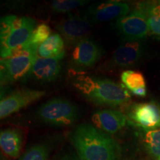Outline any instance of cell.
Here are the masks:
<instances>
[{"mask_svg":"<svg viewBox=\"0 0 160 160\" xmlns=\"http://www.w3.org/2000/svg\"><path fill=\"white\" fill-rule=\"evenodd\" d=\"M62 71L61 60L38 57L28 77L41 83H51L57 80ZM27 77V78H28Z\"/></svg>","mask_w":160,"mask_h":160,"instance_id":"14","label":"cell"},{"mask_svg":"<svg viewBox=\"0 0 160 160\" xmlns=\"http://www.w3.org/2000/svg\"><path fill=\"white\" fill-rule=\"evenodd\" d=\"M129 4L122 2L110 1L93 5L88 10L87 18L90 22H103L119 19L130 13Z\"/></svg>","mask_w":160,"mask_h":160,"instance_id":"12","label":"cell"},{"mask_svg":"<svg viewBox=\"0 0 160 160\" xmlns=\"http://www.w3.org/2000/svg\"><path fill=\"white\" fill-rule=\"evenodd\" d=\"M65 44L59 33H51L48 39L38 47V57L62 60L65 57Z\"/></svg>","mask_w":160,"mask_h":160,"instance_id":"16","label":"cell"},{"mask_svg":"<svg viewBox=\"0 0 160 160\" xmlns=\"http://www.w3.org/2000/svg\"><path fill=\"white\" fill-rule=\"evenodd\" d=\"M46 94L45 91L20 88L12 91L0 102V119L20 111Z\"/></svg>","mask_w":160,"mask_h":160,"instance_id":"9","label":"cell"},{"mask_svg":"<svg viewBox=\"0 0 160 160\" xmlns=\"http://www.w3.org/2000/svg\"><path fill=\"white\" fill-rule=\"evenodd\" d=\"M144 53L145 46L142 41L125 42L113 52L110 64L119 68L132 67L139 62Z\"/></svg>","mask_w":160,"mask_h":160,"instance_id":"11","label":"cell"},{"mask_svg":"<svg viewBox=\"0 0 160 160\" xmlns=\"http://www.w3.org/2000/svg\"><path fill=\"white\" fill-rule=\"evenodd\" d=\"M121 80L126 89L133 91L136 89L146 87L145 79L140 72L127 70L121 74Z\"/></svg>","mask_w":160,"mask_h":160,"instance_id":"18","label":"cell"},{"mask_svg":"<svg viewBox=\"0 0 160 160\" xmlns=\"http://www.w3.org/2000/svg\"><path fill=\"white\" fill-rule=\"evenodd\" d=\"M131 93L133 95L137 96V97H145L146 94H147V91H146L145 88H142L136 89L134 91H131Z\"/></svg>","mask_w":160,"mask_h":160,"instance_id":"25","label":"cell"},{"mask_svg":"<svg viewBox=\"0 0 160 160\" xmlns=\"http://www.w3.org/2000/svg\"><path fill=\"white\" fill-rule=\"evenodd\" d=\"M55 160H80L77 154L73 153H65Z\"/></svg>","mask_w":160,"mask_h":160,"instance_id":"24","label":"cell"},{"mask_svg":"<svg viewBox=\"0 0 160 160\" xmlns=\"http://www.w3.org/2000/svg\"><path fill=\"white\" fill-rule=\"evenodd\" d=\"M37 46L28 42L6 59L10 82L27 78L38 57Z\"/></svg>","mask_w":160,"mask_h":160,"instance_id":"7","label":"cell"},{"mask_svg":"<svg viewBox=\"0 0 160 160\" xmlns=\"http://www.w3.org/2000/svg\"><path fill=\"white\" fill-rule=\"evenodd\" d=\"M33 18L8 15L0 18V59L11 57L28 42L37 27Z\"/></svg>","mask_w":160,"mask_h":160,"instance_id":"3","label":"cell"},{"mask_svg":"<svg viewBox=\"0 0 160 160\" xmlns=\"http://www.w3.org/2000/svg\"><path fill=\"white\" fill-rule=\"evenodd\" d=\"M159 160H160V159H159Z\"/></svg>","mask_w":160,"mask_h":160,"instance_id":"27","label":"cell"},{"mask_svg":"<svg viewBox=\"0 0 160 160\" xmlns=\"http://www.w3.org/2000/svg\"><path fill=\"white\" fill-rule=\"evenodd\" d=\"M51 35V30L49 26L45 23L40 24V25L36 27L34 31L32 33L28 43L39 47L45 40L48 39Z\"/></svg>","mask_w":160,"mask_h":160,"instance_id":"21","label":"cell"},{"mask_svg":"<svg viewBox=\"0 0 160 160\" xmlns=\"http://www.w3.org/2000/svg\"><path fill=\"white\" fill-rule=\"evenodd\" d=\"M0 160H5V158H4V157H3L2 153L1 152H0Z\"/></svg>","mask_w":160,"mask_h":160,"instance_id":"26","label":"cell"},{"mask_svg":"<svg viewBox=\"0 0 160 160\" xmlns=\"http://www.w3.org/2000/svg\"><path fill=\"white\" fill-rule=\"evenodd\" d=\"M40 121L52 126L73 125L79 117L77 106L64 98H54L46 102L37 111Z\"/></svg>","mask_w":160,"mask_h":160,"instance_id":"4","label":"cell"},{"mask_svg":"<svg viewBox=\"0 0 160 160\" xmlns=\"http://www.w3.org/2000/svg\"><path fill=\"white\" fill-rule=\"evenodd\" d=\"M143 144L146 151L154 160L160 159V128L143 131Z\"/></svg>","mask_w":160,"mask_h":160,"instance_id":"17","label":"cell"},{"mask_svg":"<svg viewBox=\"0 0 160 160\" xmlns=\"http://www.w3.org/2000/svg\"><path fill=\"white\" fill-rule=\"evenodd\" d=\"M12 92L11 87L5 85H0V102L5 99Z\"/></svg>","mask_w":160,"mask_h":160,"instance_id":"23","label":"cell"},{"mask_svg":"<svg viewBox=\"0 0 160 160\" xmlns=\"http://www.w3.org/2000/svg\"><path fill=\"white\" fill-rule=\"evenodd\" d=\"M128 117L133 125L145 130L160 128V104L156 102L138 103L130 108Z\"/></svg>","mask_w":160,"mask_h":160,"instance_id":"10","label":"cell"},{"mask_svg":"<svg viewBox=\"0 0 160 160\" xmlns=\"http://www.w3.org/2000/svg\"><path fill=\"white\" fill-rule=\"evenodd\" d=\"M23 145V135L17 128H5L0 131V149L6 155L17 158Z\"/></svg>","mask_w":160,"mask_h":160,"instance_id":"15","label":"cell"},{"mask_svg":"<svg viewBox=\"0 0 160 160\" xmlns=\"http://www.w3.org/2000/svg\"><path fill=\"white\" fill-rule=\"evenodd\" d=\"M71 141L80 160H121V148L108 133L91 124H81Z\"/></svg>","mask_w":160,"mask_h":160,"instance_id":"1","label":"cell"},{"mask_svg":"<svg viewBox=\"0 0 160 160\" xmlns=\"http://www.w3.org/2000/svg\"><path fill=\"white\" fill-rule=\"evenodd\" d=\"M57 29L68 45L74 46L87 39L91 32V22L87 17L70 13L57 25Z\"/></svg>","mask_w":160,"mask_h":160,"instance_id":"8","label":"cell"},{"mask_svg":"<svg viewBox=\"0 0 160 160\" xmlns=\"http://www.w3.org/2000/svg\"><path fill=\"white\" fill-rule=\"evenodd\" d=\"M75 88L88 101L97 105L122 107L131 102V94L123 85L108 79L78 75L73 79Z\"/></svg>","mask_w":160,"mask_h":160,"instance_id":"2","label":"cell"},{"mask_svg":"<svg viewBox=\"0 0 160 160\" xmlns=\"http://www.w3.org/2000/svg\"><path fill=\"white\" fill-rule=\"evenodd\" d=\"M92 122L97 128L108 134H114L127 122V117L122 112L117 110H99L92 114Z\"/></svg>","mask_w":160,"mask_h":160,"instance_id":"13","label":"cell"},{"mask_svg":"<svg viewBox=\"0 0 160 160\" xmlns=\"http://www.w3.org/2000/svg\"><path fill=\"white\" fill-rule=\"evenodd\" d=\"M88 2L83 0H56L51 4L53 11L57 13H67L85 5Z\"/></svg>","mask_w":160,"mask_h":160,"instance_id":"20","label":"cell"},{"mask_svg":"<svg viewBox=\"0 0 160 160\" xmlns=\"http://www.w3.org/2000/svg\"><path fill=\"white\" fill-rule=\"evenodd\" d=\"M103 50L93 39L87 38L74 45L70 66L75 72H83L91 68L102 57Z\"/></svg>","mask_w":160,"mask_h":160,"instance_id":"6","label":"cell"},{"mask_svg":"<svg viewBox=\"0 0 160 160\" xmlns=\"http://www.w3.org/2000/svg\"><path fill=\"white\" fill-rule=\"evenodd\" d=\"M115 27L125 42L142 41L149 33L147 16L138 6L127 15L117 19Z\"/></svg>","mask_w":160,"mask_h":160,"instance_id":"5","label":"cell"},{"mask_svg":"<svg viewBox=\"0 0 160 160\" xmlns=\"http://www.w3.org/2000/svg\"><path fill=\"white\" fill-rule=\"evenodd\" d=\"M10 82L8 71L5 59H0V85H6Z\"/></svg>","mask_w":160,"mask_h":160,"instance_id":"22","label":"cell"},{"mask_svg":"<svg viewBox=\"0 0 160 160\" xmlns=\"http://www.w3.org/2000/svg\"><path fill=\"white\" fill-rule=\"evenodd\" d=\"M50 147L45 142L31 146L19 160H49Z\"/></svg>","mask_w":160,"mask_h":160,"instance_id":"19","label":"cell"}]
</instances>
